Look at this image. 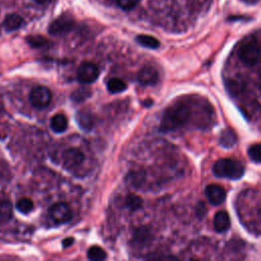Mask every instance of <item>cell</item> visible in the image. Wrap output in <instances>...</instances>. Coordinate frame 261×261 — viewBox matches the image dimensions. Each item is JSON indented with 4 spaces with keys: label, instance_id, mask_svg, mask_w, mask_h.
<instances>
[{
    "label": "cell",
    "instance_id": "cell-1",
    "mask_svg": "<svg viewBox=\"0 0 261 261\" xmlns=\"http://www.w3.org/2000/svg\"><path fill=\"white\" fill-rule=\"evenodd\" d=\"M191 116V108L185 102H177L167 107L162 115L161 132H174L184 127Z\"/></svg>",
    "mask_w": 261,
    "mask_h": 261
},
{
    "label": "cell",
    "instance_id": "cell-2",
    "mask_svg": "<svg viewBox=\"0 0 261 261\" xmlns=\"http://www.w3.org/2000/svg\"><path fill=\"white\" fill-rule=\"evenodd\" d=\"M212 172L214 176L217 178L239 180L244 175V166L239 161L224 158L217 160L214 163L212 167Z\"/></svg>",
    "mask_w": 261,
    "mask_h": 261
},
{
    "label": "cell",
    "instance_id": "cell-3",
    "mask_svg": "<svg viewBox=\"0 0 261 261\" xmlns=\"http://www.w3.org/2000/svg\"><path fill=\"white\" fill-rule=\"evenodd\" d=\"M260 49L258 42L253 40L245 43L239 50V58L247 67H254L259 61Z\"/></svg>",
    "mask_w": 261,
    "mask_h": 261
},
{
    "label": "cell",
    "instance_id": "cell-4",
    "mask_svg": "<svg viewBox=\"0 0 261 261\" xmlns=\"http://www.w3.org/2000/svg\"><path fill=\"white\" fill-rule=\"evenodd\" d=\"M52 99L51 91L44 86H36L30 92V102L37 109L46 108Z\"/></svg>",
    "mask_w": 261,
    "mask_h": 261
},
{
    "label": "cell",
    "instance_id": "cell-5",
    "mask_svg": "<svg viewBox=\"0 0 261 261\" xmlns=\"http://www.w3.org/2000/svg\"><path fill=\"white\" fill-rule=\"evenodd\" d=\"M99 77V71L92 62L85 61L80 64L77 73V79L81 84L94 83Z\"/></svg>",
    "mask_w": 261,
    "mask_h": 261
},
{
    "label": "cell",
    "instance_id": "cell-6",
    "mask_svg": "<svg viewBox=\"0 0 261 261\" xmlns=\"http://www.w3.org/2000/svg\"><path fill=\"white\" fill-rule=\"evenodd\" d=\"M49 213L51 218L58 224L69 223L73 217L70 206L64 202H57L52 205L49 209Z\"/></svg>",
    "mask_w": 261,
    "mask_h": 261
},
{
    "label": "cell",
    "instance_id": "cell-7",
    "mask_svg": "<svg viewBox=\"0 0 261 261\" xmlns=\"http://www.w3.org/2000/svg\"><path fill=\"white\" fill-rule=\"evenodd\" d=\"M74 26H75L74 20L71 17L64 15V16L57 18L49 25L48 32L50 35H53V36L63 35L72 31Z\"/></svg>",
    "mask_w": 261,
    "mask_h": 261
},
{
    "label": "cell",
    "instance_id": "cell-8",
    "mask_svg": "<svg viewBox=\"0 0 261 261\" xmlns=\"http://www.w3.org/2000/svg\"><path fill=\"white\" fill-rule=\"evenodd\" d=\"M85 159L84 153L76 148H70L68 150H65L63 152V161H64V166L71 169L75 168L77 166H79L83 163Z\"/></svg>",
    "mask_w": 261,
    "mask_h": 261
},
{
    "label": "cell",
    "instance_id": "cell-9",
    "mask_svg": "<svg viewBox=\"0 0 261 261\" xmlns=\"http://www.w3.org/2000/svg\"><path fill=\"white\" fill-rule=\"evenodd\" d=\"M159 80V74L153 67L145 65L138 74V81L143 86H153Z\"/></svg>",
    "mask_w": 261,
    "mask_h": 261
},
{
    "label": "cell",
    "instance_id": "cell-10",
    "mask_svg": "<svg viewBox=\"0 0 261 261\" xmlns=\"http://www.w3.org/2000/svg\"><path fill=\"white\" fill-rule=\"evenodd\" d=\"M206 196L208 200H209L210 204L214 206H218L220 204H223L227 198V193L223 187H220L218 185L212 184L208 185L205 190Z\"/></svg>",
    "mask_w": 261,
    "mask_h": 261
},
{
    "label": "cell",
    "instance_id": "cell-11",
    "mask_svg": "<svg viewBox=\"0 0 261 261\" xmlns=\"http://www.w3.org/2000/svg\"><path fill=\"white\" fill-rule=\"evenodd\" d=\"M76 121L79 125V127L84 130L85 132H90L92 130L95 125V119L92 112H90L87 109L78 111L76 114Z\"/></svg>",
    "mask_w": 261,
    "mask_h": 261
},
{
    "label": "cell",
    "instance_id": "cell-12",
    "mask_svg": "<svg viewBox=\"0 0 261 261\" xmlns=\"http://www.w3.org/2000/svg\"><path fill=\"white\" fill-rule=\"evenodd\" d=\"M213 227L217 233H225L231 227V219L227 211H217L213 218Z\"/></svg>",
    "mask_w": 261,
    "mask_h": 261
},
{
    "label": "cell",
    "instance_id": "cell-13",
    "mask_svg": "<svg viewBox=\"0 0 261 261\" xmlns=\"http://www.w3.org/2000/svg\"><path fill=\"white\" fill-rule=\"evenodd\" d=\"M68 119L63 114H55L50 121L51 130L57 134L63 133L68 129Z\"/></svg>",
    "mask_w": 261,
    "mask_h": 261
},
{
    "label": "cell",
    "instance_id": "cell-14",
    "mask_svg": "<svg viewBox=\"0 0 261 261\" xmlns=\"http://www.w3.org/2000/svg\"><path fill=\"white\" fill-rule=\"evenodd\" d=\"M14 216L12 204L9 200H0V224H5Z\"/></svg>",
    "mask_w": 261,
    "mask_h": 261
},
{
    "label": "cell",
    "instance_id": "cell-15",
    "mask_svg": "<svg viewBox=\"0 0 261 261\" xmlns=\"http://www.w3.org/2000/svg\"><path fill=\"white\" fill-rule=\"evenodd\" d=\"M24 24V20L21 16L16 15V14H11L8 15L5 20H4V28L6 31L11 32V31H16L20 29Z\"/></svg>",
    "mask_w": 261,
    "mask_h": 261
},
{
    "label": "cell",
    "instance_id": "cell-16",
    "mask_svg": "<svg viewBox=\"0 0 261 261\" xmlns=\"http://www.w3.org/2000/svg\"><path fill=\"white\" fill-rule=\"evenodd\" d=\"M237 142V136L235 134L233 130L226 129L224 130V132L221 133L220 138H219V143L221 146H224L225 148H231L236 144Z\"/></svg>",
    "mask_w": 261,
    "mask_h": 261
},
{
    "label": "cell",
    "instance_id": "cell-17",
    "mask_svg": "<svg viewBox=\"0 0 261 261\" xmlns=\"http://www.w3.org/2000/svg\"><path fill=\"white\" fill-rule=\"evenodd\" d=\"M136 41L143 47L150 49H157L160 46V42L157 39L149 35H139L136 37Z\"/></svg>",
    "mask_w": 261,
    "mask_h": 261
},
{
    "label": "cell",
    "instance_id": "cell-18",
    "mask_svg": "<svg viewBox=\"0 0 261 261\" xmlns=\"http://www.w3.org/2000/svg\"><path fill=\"white\" fill-rule=\"evenodd\" d=\"M91 95H92V91H91V89L87 87H82V88H78L77 90H75L71 95V98L74 102L80 103L88 99Z\"/></svg>",
    "mask_w": 261,
    "mask_h": 261
},
{
    "label": "cell",
    "instance_id": "cell-19",
    "mask_svg": "<svg viewBox=\"0 0 261 261\" xmlns=\"http://www.w3.org/2000/svg\"><path fill=\"white\" fill-rule=\"evenodd\" d=\"M107 89L112 94L121 93L127 89V84L119 78H112L107 82Z\"/></svg>",
    "mask_w": 261,
    "mask_h": 261
},
{
    "label": "cell",
    "instance_id": "cell-20",
    "mask_svg": "<svg viewBox=\"0 0 261 261\" xmlns=\"http://www.w3.org/2000/svg\"><path fill=\"white\" fill-rule=\"evenodd\" d=\"M126 206L132 211L138 210L143 206V199L138 195L129 194L126 198Z\"/></svg>",
    "mask_w": 261,
    "mask_h": 261
},
{
    "label": "cell",
    "instance_id": "cell-21",
    "mask_svg": "<svg viewBox=\"0 0 261 261\" xmlns=\"http://www.w3.org/2000/svg\"><path fill=\"white\" fill-rule=\"evenodd\" d=\"M26 41H27V43L33 48H44V47H47L49 44L46 38H44L43 36H39V35L28 36L27 38H26Z\"/></svg>",
    "mask_w": 261,
    "mask_h": 261
},
{
    "label": "cell",
    "instance_id": "cell-22",
    "mask_svg": "<svg viewBox=\"0 0 261 261\" xmlns=\"http://www.w3.org/2000/svg\"><path fill=\"white\" fill-rule=\"evenodd\" d=\"M87 255H88V258L90 260H95V261L104 260L106 258V252L98 246L91 247L90 249L88 250Z\"/></svg>",
    "mask_w": 261,
    "mask_h": 261
},
{
    "label": "cell",
    "instance_id": "cell-23",
    "mask_svg": "<svg viewBox=\"0 0 261 261\" xmlns=\"http://www.w3.org/2000/svg\"><path fill=\"white\" fill-rule=\"evenodd\" d=\"M33 208H34V203L29 198H22L17 202V209L24 214L31 212L33 210Z\"/></svg>",
    "mask_w": 261,
    "mask_h": 261
},
{
    "label": "cell",
    "instance_id": "cell-24",
    "mask_svg": "<svg viewBox=\"0 0 261 261\" xmlns=\"http://www.w3.org/2000/svg\"><path fill=\"white\" fill-rule=\"evenodd\" d=\"M248 155L252 161L255 163H260L261 161V147L259 144H254L250 146V148L248 149Z\"/></svg>",
    "mask_w": 261,
    "mask_h": 261
},
{
    "label": "cell",
    "instance_id": "cell-25",
    "mask_svg": "<svg viewBox=\"0 0 261 261\" xmlns=\"http://www.w3.org/2000/svg\"><path fill=\"white\" fill-rule=\"evenodd\" d=\"M228 91L232 95H239L242 91V84L237 80H230L227 83Z\"/></svg>",
    "mask_w": 261,
    "mask_h": 261
},
{
    "label": "cell",
    "instance_id": "cell-26",
    "mask_svg": "<svg viewBox=\"0 0 261 261\" xmlns=\"http://www.w3.org/2000/svg\"><path fill=\"white\" fill-rule=\"evenodd\" d=\"M139 2V0H116V3L125 10L133 9Z\"/></svg>",
    "mask_w": 261,
    "mask_h": 261
},
{
    "label": "cell",
    "instance_id": "cell-27",
    "mask_svg": "<svg viewBox=\"0 0 261 261\" xmlns=\"http://www.w3.org/2000/svg\"><path fill=\"white\" fill-rule=\"evenodd\" d=\"M150 237V234L146 228H140L135 235V238L137 241H146Z\"/></svg>",
    "mask_w": 261,
    "mask_h": 261
},
{
    "label": "cell",
    "instance_id": "cell-28",
    "mask_svg": "<svg viewBox=\"0 0 261 261\" xmlns=\"http://www.w3.org/2000/svg\"><path fill=\"white\" fill-rule=\"evenodd\" d=\"M196 210H197V212L198 213H201L202 215L203 214H205L206 212V208H205V205L202 203V202H200L198 205H197V208H196Z\"/></svg>",
    "mask_w": 261,
    "mask_h": 261
},
{
    "label": "cell",
    "instance_id": "cell-29",
    "mask_svg": "<svg viewBox=\"0 0 261 261\" xmlns=\"http://www.w3.org/2000/svg\"><path fill=\"white\" fill-rule=\"evenodd\" d=\"M74 244V239L73 238H67V239H64L62 241V245L64 248H68L70 246H72Z\"/></svg>",
    "mask_w": 261,
    "mask_h": 261
},
{
    "label": "cell",
    "instance_id": "cell-30",
    "mask_svg": "<svg viewBox=\"0 0 261 261\" xmlns=\"http://www.w3.org/2000/svg\"><path fill=\"white\" fill-rule=\"evenodd\" d=\"M34 1L37 2V3H39V4H44V3L49 2L50 0H34Z\"/></svg>",
    "mask_w": 261,
    "mask_h": 261
},
{
    "label": "cell",
    "instance_id": "cell-31",
    "mask_svg": "<svg viewBox=\"0 0 261 261\" xmlns=\"http://www.w3.org/2000/svg\"><path fill=\"white\" fill-rule=\"evenodd\" d=\"M244 1H246V2H249V3H255V2H257V1H258V0H244Z\"/></svg>",
    "mask_w": 261,
    "mask_h": 261
}]
</instances>
